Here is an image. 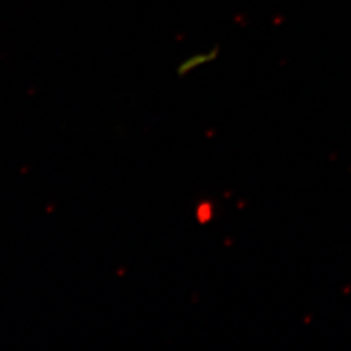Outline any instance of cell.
I'll return each mask as SVG.
<instances>
[{"instance_id": "cell-1", "label": "cell", "mask_w": 351, "mask_h": 351, "mask_svg": "<svg viewBox=\"0 0 351 351\" xmlns=\"http://www.w3.org/2000/svg\"><path fill=\"white\" fill-rule=\"evenodd\" d=\"M217 58V50H211L208 52H201V53H195L193 56H190L188 59H185L182 63L178 65L177 68V73L180 75H186L191 71H194L195 68L202 66L204 64L211 63Z\"/></svg>"}, {"instance_id": "cell-2", "label": "cell", "mask_w": 351, "mask_h": 351, "mask_svg": "<svg viewBox=\"0 0 351 351\" xmlns=\"http://www.w3.org/2000/svg\"><path fill=\"white\" fill-rule=\"evenodd\" d=\"M213 206L210 203H202L197 210V217L201 223H208L213 217Z\"/></svg>"}]
</instances>
